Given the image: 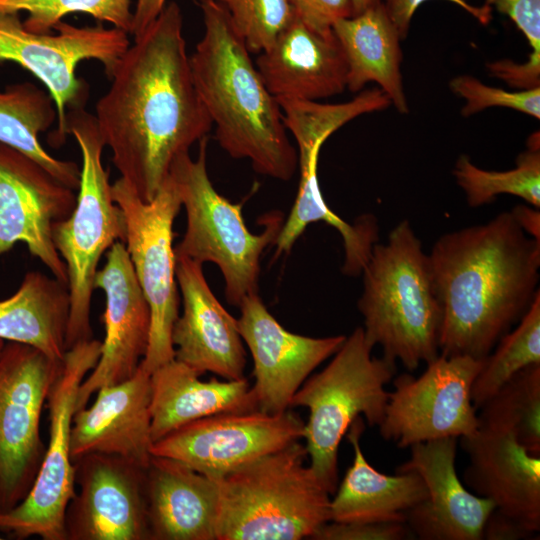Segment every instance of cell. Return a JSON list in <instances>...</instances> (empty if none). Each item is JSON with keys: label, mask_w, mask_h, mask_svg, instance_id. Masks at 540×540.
<instances>
[{"label": "cell", "mask_w": 540, "mask_h": 540, "mask_svg": "<svg viewBox=\"0 0 540 540\" xmlns=\"http://www.w3.org/2000/svg\"><path fill=\"white\" fill-rule=\"evenodd\" d=\"M110 80L95 106L97 127L120 177L149 202L174 160L212 127L193 80L176 2L134 38Z\"/></svg>", "instance_id": "cell-1"}, {"label": "cell", "mask_w": 540, "mask_h": 540, "mask_svg": "<svg viewBox=\"0 0 540 540\" xmlns=\"http://www.w3.org/2000/svg\"><path fill=\"white\" fill-rule=\"evenodd\" d=\"M428 257L441 308L440 354L485 359L539 292L540 241L502 212L443 234Z\"/></svg>", "instance_id": "cell-2"}, {"label": "cell", "mask_w": 540, "mask_h": 540, "mask_svg": "<svg viewBox=\"0 0 540 540\" xmlns=\"http://www.w3.org/2000/svg\"><path fill=\"white\" fill-rule=\"evenodd\" d=\"M199 6L204 33L189 57L190 67L219 145L233 158L249 159L256 172L289 180L298 154L276 98L224 6L216 0H200Z\"/></svg>", "instance_id": "cell-3"}, {"label": "cell", "mask_w": 540, "mask_h": 540, "mask_svg": "<svg viewBox=\"0 0 540 540\" xmlns=\"http://www.w3.org/2000/svg\"><path fill=\"white\" fill-rule=\"evenodd\" d=\"M358 309L364 337L383 358L400 360L408 371L438 357L441 308L429 257L408 220L398 223L387 243H375L363 270Z\"/></svg>", "instance_id": "cell-4"}, {"label": "cell", "mask_w": 540, "mask_h": 540, "mask_svg": "<svg viewBox=\"0 0 540 540\" xmlns=\"http://www.w3.org/2000/svg\"><path fill=\"white\" fill-rule=\"evenodd\" d=\"M298 440L217 480L216 540H299L330 522V493Z\"/></svg>", "instance_id": "cell-5"}, {"label": "cell", "mask_w": 540, "mask_h": 540, "mask_svg": "<svg viewBox=\"0 0 540 540\" xmlns=\"http://www.w3.org/2000/svg\"><path fill=\"white\" fill-rule=\"evenodd\" d=\"M67 134L78 144L82 165L76 205L52 228V239L67 270L70 299L66 349L93 339L90 322L94 280L103 254L124 243V215L113 198L109 172L102 162L105 147L95 116L84 108L67 115Z\"/></svg>", "instance_id": "cell-6"}, {"label": "cell", "mask_w": 540, "mask_h": 540, "mask_svg": "<svg viewBox=\"0 0 540 540\" xmlns=\"http://www.w3.org/2000/svg\"><path fill=\"white\" fill-rule=\"evenodd\" d=\"M362 327L346 336L333 359L307 378L293 396L290 408L309 410L303 438L310 468L327 491L338 485V449L350 425L364 416L379 426L385 416L389 392L385 385L396 373V363L371 355Z\"/></svg>", "instance_id": "cell-7"}, {"label": "cell", "mask_w": 540, "mask_h": 540, "mask_svg": "<svg viewBox=\"0 0 540 540\" xmlns=\"http://www.w3.org/2000/svg\"><path fill=\"white\" fill-rule=\"evenodd\" d=\"M208 136L199 141V152L178 156L169 177L186 212V231L174 247L176 257H187L200 264L218 266L225 281L227 301L239 306L242 300L258 293L260 258L274 243L282 225L281 214H270L260 234L246 227L241 205L233 204L213 187L207 172Z\"/></svg>", "instance_id": "cell-8"}, {"label": "cell", "mask_w": 540, "mask_h": 540, "mask_svg": "<svg viewBox=\"0 0 540 540\" xmlns=\"http://www.w3.org/2000/svg\"><path fill=\"white\" fill-rule=\"evenodd\" d=\"M111 189L124 215V244L150 308L149 344L140 365L151 374L175 355L171 335L179 316V296L173 224L181 201L169 176L149 202L142 201L121 177Z\"/></svg>", "instance_id": "cell-9"}, {"label": "cell", "mask_w": 540, "mask_h": 540, "mask_svg": "<svg viewBox=\"0 0 540 540\" xmlns=\"http://www.w3.org/2000/svg\"><path fill=\"white\" fill-rule=\"evenodd\" d=\"M55 33H35L23 24L19 13L0 12V61L13 62L29 71L45 85L57 111V128L52 143L67 137V115L84 108L88 86L76 74L78 64L96 60L110 79L130 45L128 33L94 26H75L61 21Z\"/></svg>", "instance_id": "cell-10"}, {"label": "cell", "mask_w": 540, "mask_h": 540, "mask_svg": "<svg viewBox=\"0 0 540 540\" xmlns=\"http://www.w3.org/2000/svg\"><path fill=\"white\" fill-rule=\"evenodd\" d=\"M101 342L81 341L66 351L62 370L47 398L49 440L39 473L27 497L0 513V533L23 540H66L65 511L76 487L70 434L78 390L100 356Z\"/></svg>", "instance_id": "cell-11"}, {"label": "cell", "mask_w": 540, "mask_h": 540, "mask_svg": "<svg viewBox=\"0 0 540 540\" xmlns=\"http://www.w3.org/2000/svg\"><path fill=\"white\" fill-rule=\"evenodd\" d=\"M63 361L16 341L0 351V513L19 505L37 478L46 451L42 411Z\"/></svg>", "instance_id": "cell-12"}, {"label": "cell", "mask_w": 540, "mask_h": 540, "mask_svg": "<svg viewBox=\"0 0 540 540\" xmlns=\"http://www.w3.org/2000/svg\"><path fill=\"white\" fill-rule=\"evenodd\" d=\"M483 363L484 359L439 354L420 376L403 373L395 377L378 426L382 438L404 449L476 432L479 422L471 389Z\"/></svg>", "instance_id": "cell-13"}, {"label": "cell", "mask_w": 540, "mask_h": 540, "mask_svg": "<svg viewBox=\"0 0 540 540\" xmlns=\"http://www.w3.org/2000/svg\"><path fill=\"white\" fill-rule=\"evenodd\" d=\"M298 414L221 413L187 423L154 442L151 454L219 480L242 465L303 438Z\"/></svg>", "instance_id": "cell-14"}, {"label": "cell", "mask_w": 540, "mask_h": 540, "mask_svg": "<svg viewBox=\"0 0 540 540\" xmlns=\"http://www.w3.org/2000/svg\"><path fill=\"white\" fill-rule=\"evenodd\" d=\"M73 465L78 491L65 511L66 540H150L147 467L103 453Z\"/></svg>", "instance_id": "cell-15"}, {"label": "cell", "mask_w": 540, "mask_h": 540, "mask_svg": "<svg viewBox=\"0 0 540 540\" xmlns=\"http://www.w3.org/2000/svg\"><path fill=\"white\" fill-rule=\"evenodd\" d=\"M77 200L31 157L0 143V256L24 243L52 276L67 285L65 263L52 239V228L66 219Z\"/></svg>", "instance_id": "cell-16"}, {"label": "cell", "mask_w": 540, "mask_h": 540, "mask_svg": "<svg viewBox=\"0 0 540 540\" xmlns=\"http://www.w3.org/2000/svg\"><path fill=\"white\" fill-rule=\"evenodd\" d=\"M238 330L253 359L252 386L258 410L278 414L290 403L312 371L334 355L346 336L313 338L286 330L267 310L258 293L240 305Z\"/></svg>", "instance_id": "cell-17"}, {"label": "cell", "mask_w": 540, "mask_h": 540, "mask_svg": "<svg viewBox=\"0 0 540 540\" xmlns=\"http://www.w3.org/2000/svg\"><path fill=\"white\" fill-rule=\"evenodd\" d=\"M94 287L105 295V337L96 365L79 387L77 410L86 407L101 387L132 377L146 354L150 337V308L123 242L117 241L106 252Z\"/></svg>", "instance_id": "cell-18"}, {"label": "cell", "mask_w": 540, "mask_h": 540, "mask_svg": "<svg viewBox=\"0 0 540 540\" xmlns=\"http://www.w3.org/2000/svg\"><path fill=\"white\" fill-rule=\"evenodd\" d=\"M396 472L412 471L425 483L428 496L405 513L412 536L421 540H482L494 504L469 492L456 467L457 438L416 443Z\"/></svg>", "instance_id": "cell-19"}, {"label": "cell", "mask_w": 540, "mask_h": 540, "mask_svg": "<svg viewBox=\"0 0 540 540\" xmlns=\"http://www.w3.org/2000/svg\"><path fill=\"white\" fill-rule=\"evenodd\" d=\"M176 279L183 312L172 329L174 358L200 376L212 372L226 380L244 378L246 357L237 319L211 291L202 264L176 257Z\"/></svg>", "instance_id": "cell-20"}, {"label": "cell", "mask_w": 540, "mask_h": 540, "mask_svg": "<svg viewBox=\"0 0 540 540\" xmlns=\"http://www.w3.org/2000/svg\"><path fill=\"white\" fill-rule=\"evenodd\" d=\"M469 463L463 481L475 495L528 531L540 530V455L529 452L514 434L479 427L461 437Z\"/></svg>", "instance_id": "cell-21"}, {"label": "cell", "mask_w": 540, "mask_h": 540, "mask_svg": "<svg viewBox=\"0 0 540 540\" xmlns=\"http://www.w3.org/2000/svg\"><path fill=\"white\" fill-rule=\"evenodd\" d=\"M140 365L129 379L103 386L87 408L78 409L72 421V462L89 453L121 456L148 467L151 447V377Z\"/></svg>", "instance_id": "cell-22"}, {"label": "cell", "mask_w": 540, "mask_h": 540, "mask_svg": "<svg viewBox=\"0 0 540 540\" xmlns=\"http://www.w3.org/2000/svg\"><path fill=\"white\" fill-rule=\"evenodd\" d=\"M256 67L276 99L317 101L347 87V62L333 31L319 34L296 18L260 53Z\"/></svg>", "instance_id": "cell-23"}, {"label": "cell", "mask_w": 540, "mask_h": 540, "mask_svg": "<svg viewBox=\"0 0 540 540\" xmlns=\"http://www.w3.org/2000/svg\"><path fill=\"white\" fill-rule=\"evenodd\" d=\"M146 490L150 540H216L217 480L152 455Z\"/></svg>", "instance_id": "cell-24"}, {"label": "cell", "mask_w": 540, "mask_h": 540, "mask_svg": "<svg viewBox=\"0 0 540 540\" xmlns=\"http://www.w3.org/2000/svg\"><path fill=\"white\" fill-rule=\"evenodd\" d=\"M150 377L153 443L201 418L258 410L252 386L245 377L201 381L196 371L175 358L155 369Z\"/></svg>", "instance_id": "cell-25"}, {"label": "cell", "mask_w": 540, "mask_h": 540, "mask_svg": "<svg viewBox=\"0 0 540 540\" xmlns=\"http://www.w3.org/2000/svg\"><path fill=\"white\" fill-rule=\"evenodd\" d=\"M364 429L359 416L346 433L354 459L330 501V521L405 522V513L427 498L425 483L412 471L386 475L372 467L360 445Z\"/></svg>", "instance_id": "cell-26"}, {"label": "cell", "mask_w": 540, "mask_h": 540, "mask_svg": "<svg viewBox=\"0 0 540 540\" xmlns=\"http://www.w3.org/2000/svg\"><path fill=\"white\" fill-rule=\"evenodd\" d=\"M347 62V88L359 92L376 82L399 113L409 107L404 94L400 36L383 1L363 12L338 20L332 27Z\"/></svg>", "instance_id": "cell-27"}, {"label": "cell", "mask_w": 540, "mask_h": 540, "mask_svg": "<svg viewBox=\"0 0 540 540\" xmlns=\"http://www.w3.org/2000/svg\"><path fill=\"white\" fill-rule=\"evenodd\" d=\"M68 287L39 271L25 274L18 290L0 300V338L31 345L56 360L66 354Z\"/></svg>", "instance_id": "cell-28"}, {"label": "cell", "mask_w": 540, "mask_h": 540, "mask_svg": "<svg viewBox=\"0 0 540 540\" xmlns=\"http://www.w3.org/2000/svg\"><path fill=\"white\" fill-rule=\"evenodd\" d=\"M321 148L298 150L300 182L294 205L283 223L274 244L276 255L287 253L307 226L323 221L334 227L343 239L345 259L342 270L356 276L366 265L378 237V225L371 215L360 217L351 225L326 204L318 182L317 167Z\"/></svg>", "instance_id": "cell-29"}, {"label": "cell", "mask_w": 540, "mask_h": 540, "mask_svg": "<svg viewBox=\"0 0 540 540\" xmlns=\"http://www.w3.org/2000/svg\"><path fill=\"white\" fill-rule=\"evenodd\" d=\"M55 121V103L47 90L30 82L0 90V143L31 157L63 184L77 190L81 168L73 161L53 157L39 140V135Z\"/></svg>", "instance_id": "cell-30"}, {"label": "cell", "mask_w": 540, "mask_h": 540, "mask_svg": "<svg viewBox=\"0 0 540 540\" xmlns=\"http://www.w3.org/2000/svg\"><path fill=\"white\" fill-rule=\"evenodd\" d=\"M479 409L478 428L510 432L540 455V364L514 374Z\"/></svg>", "instance_id": "cell-31"}, {"label": "cell", "mask_w": 540, "mask_h": 540, "mask_svg": "<svg viewBox=\"0 0 540 540\" xmlns=\"http://www.w3.org/2000/svg\"><path fill=\"white\" fill-rule=\"evenodd\" d=\"M528 148L519 154L516 167L507 171H490L474 165L467 155H461L454 166L456 183L466 195L468 205L476 208L490 203L500 194L522 198L540 208V146L539 133L528 139Z\"/></svg>", "instance_id": "cell-32"}, {"label": "cell", "mask_w": 540, "mask_h": 540, "mask_svg": "<svg viewBox=\"0 0 540 540\" xmlns=\"http://www.w3.org/2000/svg\"><path fill=\"white\" fill-rule=\"evenodd\" d=\"M532 364H540V293L512 331L506 333L484 359L471 389L478 410L514 374Z\"/></svg>", "instance_id": "cell-33"}, {"label": "cell", "mask_w": 540, "mask_h": 540, "mask_svg": "<svg viewBox=\"0 0 540 540\" xmlns=\"http://www.w3.org/2000/svg\"><path fill=\"white\" fill-rule=\"evenodd\" d=\"M0 12L27 13L24 26L35 33H49L69 14L83 13L99 23L130 34L131 0H0Z\"/></svg>", "instance_id": "cell-34"}, {"label": "cell", "mask_w": 540, "mask_h": 540, "mask_svg": "<svg viewBox=\"0 0 540 540\" xmlns=\"http://www.w3.org/2000/svg\"><path fill=\"white\" fill-rule=\"evenodd\" d=\"M250 53H262L295 19L289 0H216Z\"/></svg>", "instance_id": "cell-35"}, {"label": "cell", "mask_w": 540, "mask_h": 540, "mask_svg": "<svg viewBox=\"0 0 540 540\" xmlns=\"http://www.w3.org/2000/svg\"><path fill=\"white\" fill-rule=\"evenodd\" d=\"M485 4L509 17L531 47L526 62L507 60L503 64V79L521 90L540 87V0H485Z\"/></svg>", "instance_id": "cell-36"}, {"label": "cell", "mask_w": 540, "mask_h": 540, "mask_svg": "<svg viewBox=\"0 0 540 540\" xmlns=\"http://www.w3.org/2000/svg\"><path fill=\"white\" fill-rule=\"evenodd\" d=\"M449 87L454 94L466 101L461 110L463 117H469L490 107H506L540 118V87L509 92L485 85L469 75L454 77Z\"/></svg>", "instance_id": "cell-37"}, {"label": "cell", "mask_w": 540, "mask_h": 540, "mask_svg": "<svg viewBox=\"0 0 540 540\" xmlns=\"http://www.w3.org/2000/svg\"><path fill=\"white\" fill-rule=\"evenodd\" d=\"M327 522L316 540H403L412 536L405 522Z\"/></svg>", "instance_id": "cell-38"}, {"label": "cell", "mask_w": 540, "mask_h": 540, "mask_svg": "<svg viewBox=\"0 0 540 540\" xmlns=\"http://www.w3.org/2000/svg\"><path fill=\"white\" fill-rule=\"evenodd\" d=\"M294 16L319 34L331 33L340 19L353 16L351 0H289Z\"/></svg>", "instance_id": "cell-39"}, {"label": "cell", "mask_w": 540, "mask_h": 540, "mask_svg": "<svg viewBox=\"0 0 540 540\" xmlns=\"http://www.w3.org/2000/svg\"><path fill=\"white\" fill-rule=\"evenodd\" d=\"M428 0H385L384 5L387 13L397 28L400 39H405L408 35L412 17L419 6ZM464 9L471 14L481 24H487L492 18V8L485 4L483 6H473L465 0H446Z\"/></svg>", "instance_id": "cell-40"}, {"label": "cell", "mask_w": 540, "mask_h": 540, "mask_svg": "<svg viewBox=\"0 0 540 540\" xmlns=\"http://www.w3.org/2000/svg\"><path fill=\"white\" fill-rule=\"evenodd\" d=\"M533 535L534 533L525 529L516 520L494 508L484 524L482 539L519 540L530 539Z\"/></svg>", "instance_id": "cell-41"}, {"label": "cell", "mask_w": 540, "mask_h": 540, "mask_svg": "<svg viewBox=\"0 0 540 540\" xmlns=\"http://www.w3.org/2000/svg\"><path fill=\"white\" fill-rule=\"evenodd\" d=\"M167 0H136L130 34L133 38L141 35L161 13Z\"/></svg>", "instance_id": "cell-42"}, {"label": "cell", "mask_w": 540, "mask_h": 540, "mask_svg": "<svg viewBox=\"0 0 540 540\" xmlns=\"http://www.w3.org/2000/svg\"><path fill=\"white\" fill-rule=\"evenodd\" d=\"M515 221L530 237L540 241V212L539 209L527 204L517 205L511 211Z\"/></svg>", "instance_id": "cell-43"}, {"label": "cell", "mask_w": 540, "mask_h": 540, "mask_svg": "<svg viewBox=\"0 0 540 540\" xmlns=\"http://www.w3.org/2000/svg\"><path fill=\"white\" fill-rule=\"evenodd\" d=\"M382 0H351L353 16L357 15L369 7L381 2Z\"/></svg>", "instance_id": "cell-44"}, {"label": "cell", "mask_w": 540, "mask_h": 540, "mask_svg": "<svg viewBox=\"0 0 540 540\" xmlns=\"http://www.w3.org/2000/svg\"><path fill=\"white\" fill-rule=\"evenodd\" d=\"M4 343H5V341H4L3 339L0 338V351H1V349H2V347H3V345H4Z\"/></svg>", "instance_id": "cell-45"}, {"label": "cell", "mask_w": 540, "mask_h": 540, "mask_svg": "<svg viewBox=\"0 0 540 540\" xmlns=\"http://www.w3.org/2000/svg\"><path fill=\"white\" fill-rule=\"evenodd\" d=\"M0 539H1V537H0Z\"/></svg>", "instance_id": "cell-46"}]
</instances>
